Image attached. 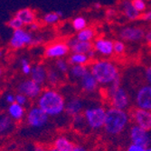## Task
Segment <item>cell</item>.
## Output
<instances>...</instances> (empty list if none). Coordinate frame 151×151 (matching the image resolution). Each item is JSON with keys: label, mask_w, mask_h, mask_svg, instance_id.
I'll list each match as a JSON object with an SVG mask.
<instances>
[{"label": "cell", "mask_w": 151, "mask_h": 151, "mask_svg": "<svg viewBox=\"0 0 151 151\" xmlns=\"http://www.w3.org/2000/svg\"><path fill=\"white\" fill-rule=\"evenodd\" d=\"M107 110L101 105H92L83 111V115L89 129L98 130L103 128L106 119Z\"/></svg>", "instance_id": "obj_4"}, {"label": "cell", "mask_w": 151, "mask_h": 151, "mask_svg": "<svg viewBox=\"0 0 151 151\" xmlns=\"http://www.w3.org/2000/svg\"><path fill=\"white\" fill-rule=\"evenodd\" d=\"M15 16L19 18L26 26H28L29 24L36 22V18H37L36 12L30 7H25L19 9L15 12Z\"/></svg>", "instance_id": "obj_18"}, {"label": "cell", "mask_w": 151, "mask_h": 151, "mask_svg": "<svg viewBox=\"0 0 151 151\" xmlns=\"http://www.w3.org/2000/svg\"><path fill=\"white\" fill-rule=\"evenodd\" d=\"M90 61V59L86 54L82 53H72L68 59L70 65H87Z\"/></svg>", "instance_id": "obj_24"}, {"label": "cell", "mask_w": 151, "mask_h": 151, "mask_svg": "<svg viewBox=\"0 0 151 151\" xmlns=\"http://www.w3.org/2000/svg\"><path fill=\"white\" fill-rule=\"evenodd\" d=\"M47 151H59L57 148L56 147H54L53 146V147H49V148H47Z\"/></svg>", "instance_id": "obj_49"}, {"label": "cell", "mask_w": 151, "mask_h": 151, "mask_svg": "<svg viewBox=\"0 0 151 151\" xmlns=\"http://www.w3.org/2000/svg\"><path fill=\"white\" fill-rule=\"evenodd\" d=\"M132 5L135 7L137 11H139L140 14L145 12L147 9V4L145 2V0H131Z\"/></svg>", "instance_id": "obj_34"}, {"label": "cell", "mask_w": 151, "mask_h": 151, "mask_svg": "<svg viewBox=\"0 0 151 151\" xmlns=\"http://www.w3.org/2000/svg\"><path fill=\"white\" fill-rule=\"evenodd\" d=\"M145 40L148 44H151V30H149L148 32H146L145 35Z\"/></svg>", "instance_id": "obj_46"}, {"label": "cell", "mask_w": 151, "mask_h": 151, "mask_svg": "<svg viewBox=\"0 0 151 151\" xmlns=\"http://www.w3.org/2000/svg\"><path fill=\"white\" fill-rule=\"evenodd\" d=\"M61 80V73L55 68H47V82L50 86H54Z\"/></svg>", "instance_id": "obj_26"}, {"label": "cell", "mask_w": 151, "mask_h": 151, "mask_svg": "<svg viewBox=\"0 0 151 151\" xmlns=\"http://www.w3.org/2000/svg\"><path fill=\"white\" fill-rule=\"evenodd\" d=\"M14 129V121L7 114H0V136L7 135Z\"/></svg>", "instance_id": "obj_23"}, {"label": "cell", "mask_w": 151, "mask_h": 151, "mask_svg": "<svg viewBox=\"0 0 151 151\" xmlns=\"http://www.w3.org/2000/svg\"><path fill=\"white\" fill-rule=\"evenodd\" d=\"M69 62L68 60H64V59H58L56 60L54 62V67L57 69L61 74H66L69 72Z\"/></svg>", "instance_id": "obj_32"}, {"label": "cell", "mask_w": 151, "mask_h": 151, "mask_svg": "<svg viewBox=\"0 0 151 151\" xmlns=\"http://www.w3.org/2000/svg\"><path fill=\"white\" fill-rule=\"evenodd\" d=\"M125 43L122 41H115L114 42V53L120 55L125 51Z\"/></svg>", "instance_id": "obj_35"}, {"label": "cell", "mask_w": 151, "mask_h": 151, "mask_svg": "<svg viewBox=\"0 0 151 151\" xmlns=\"http://www.w3.org/2000/svg\"><path fill=\"white\" fill-rule=\"evenodd\" d=\"M106 16L108 17V18H111V17H113V16H115L116 15V14H117V11L115 10V9H113V8H108L107 10H106Z\"/></svg>", "instance_id": "obj_43"}, {"label": "cell", "mask_w": 151, "mask_h": 151, "mask_svg": "<svg viewBox=\"0 0 151 151\" xmlns=\"http://www.w3.org/2000/svg\"><path fill=\"white\" fill-rule=\"evenodd\" d=\"M80 85L82 89L85 93H93L98 89L99 83L96 78L93 77V75L89 71L84 77L80 80Z\"/></svg>", "instance_id": "obj_19"}, {"label": "cell", "mask_w": 151, "mask_h": 151, "mask_svg": "<svg viewBox=\"0 0 151 151\" xmlns=\"http://www.w3.org/2000/svg\"><path fill=\"white\" fill-rule=\"evenodd\" d=\"M86 55L88 56V58L90 59V60H93L94 58H95V56H96V51H95V50L93 49V50H90Z\"/></svg>", "instance_id": "obj_44"}, {"label": "cell", "mask_w": 151, "mask_h": 151, "mask_svg": "<svg viewBox=\"0 0 151 151\" xmlns=\"http://www.w3.org/2000/svg\"><path fill=\"white\" fill-rule=\"evenodd\" d=\"M7 25L8 28L12 29L13 31L18 30V29H23L26 25L24 24V23L20 20L19 18H17L16 16H13L11 17L9 20L7 22Z\"/></svg>", "instance_id": "obj_31"}, {"label": "cell", "mask_w": 151, "mask_h": 151, "mask_svg": "<svg viewBox=\"0 0 151 151\" xmlns=\"http://www.w3.org/2000/svg\"><path fill=\"white\" fill-rule=\"evenodd\" d=\"M43 42H44L43 37H41V36H35V37H34V40H33V42H32L31 46H37V45L43 43Z\"/></svg>", "instance_id": "obj_42"}, {"label": "cell", "mask_w": 151, "mask_h": 151, "mask_svg": "<svg viewBox=\"0 0 151 151\" xmlns=\"http://www.w3.org/2000/svg\"><path fill=\"white\" fill-rule=\"evenodd\" d=\"M71 25H72L73 30L80 32L87 27V21L82 16H77L71 21Z\"/></svg>", "instance_id": "obj_30"}, {"label": "cell", "mask_w": 151, "mask_h": 151, "mask_svg": "<svg viewBox=\"0 0 151 151\" xmlns=\"http://www.w3.org/2000/svg\"><path fill=\"white\" fill-rule=\"evenodd\" d=\"M7 114L14 122H20L24 118H26V111L25 106L17 103H14L8 105L7 110Z\"/></svg>", "instance_id": "obj_17"}, {"label": "cell", "mask_w": 151, "mask_h": 151, "mask_svg": "<svg viewBox=\"0 0 151 151\" xmlns=\"http://www.w3.org/2000/svg\"><path fill=\"white\" fill-rule=\"evenodd\" d=\"M121 7L124 15L130 21L139 20V17L141 14L135 9V7L132 5L131 0H122L121 1Z\"/></svg>", "instance_id": "obj_20"}, {"label": "cell", "mask_w": 151, "mask_h": 151, "mask_svg": "<svg viewBox=\"0 0 151 151\" xmlns=\"http://www.w3.org/2000/svg\"><path fill=\"white\" fill-rule=\"evenodd\" d=\"M139 20H142L145 22H151V10L146 13H142L139 17Z\"/></svg>", "instance_id": "obj_39"}, {"label": "cell", "mask_w": 151, "mask_h": 151, "mask_svg": "<svg viewBox=\"0 0 151 151\" xmlns=\"http://www.w3.org/2000/svg\"><path fill=\"white\" fill-rule=\"evenodd\" d=\"M137 108L151 111V86L144 85L139 87L135 96Z\"/></svg>", "instance_id": "obj_12"}, {"label": "cell", "mask_w": 151, "mask_h": 151, "mask_svg": "<svg viewBox=\"0 0 151 151\" xmlns=\"http://www.w3.org/2000/svg\"><path fill=\"white\" fill-rule=\"evenodd\" d=\"M53 146L57 148L59 151H72L75 147L73 142L71 141L65 136H60L56 138L53 141Z\"/></svg>", "instance_id": "obj_21"}, {"label": "cell", "mask_w": 151, "mask_h": 151, "mask_svg": "<svg viewBox=\"0 0 151 151\" xmlns=\"http://www.w3.org/2000/svg\"><path fill=\"white\" fill-rule=\"evenodd\" d=\"M108 98L109 100L110 107L120 110H126L130 105V98L128 92L120 86L115 92L109 94Z\"/></svg>", "instance_id": "obj_9"}, {"label": "cell", "mask_w": 151, "mask_h": 151, "mask_svg": "<svg viewBox=\"0 0 151 151\" xmlns=\"http://www.w3.org/2000/svg\"><path fill=\"white\" fill-rule=\"evenodd\" d=\"M101 3H99V2H96V3H94L93 4V7L95 8V9H100V8H101Z\"/></svg>", "instance_id": "obj_48"}, {"label": "cell", "mask_w": 151, "mask_h": 151, "mask_svg": "<svg viewBox=\"0 0 151 151\" xmlns=\"http://www.w3.org/2000/svg\"><path fill=\"white\" fill-rule=\"evenodd\" d=\"M29 102V98L25 96V94L23 93H17L15 94V103L17 104H19L23 106H26Z\"/></svg>", "instance_id": "obj_36"}, {"label": "cell", "mask_w": 151, "mask_h": 151, "mask_svg": "<svg viewBox=\"0 0 151 151\" xmlns=\"http://www.w3.org/2000/svg\"><path fill=\"white\" fill-rule=\"evenodd\" d=\"M130 117L134 124L146 130H151V111L136 108L131 111Z\"/></svg>", "instance_id": "obj_11"}, {"label": "cell", "mask_w": 151, "mask_h": 151, "mask_svg": "<svg viewBox=\"0 0 151 151\" xmlns=\"http://www.w3.org/2000/svg\"><path fill=\"white\" fill-rule=\"evenodd\" d=\"M72 125L75 129H77L78 130L81 129H84L85 128H88L87 123H86V120L84 118L83 113H80V114H77L72 117Z\"/></svg>", "instance_id": "obj_28"}, {"label": "cell", "mask_w": 151, "mask_h": 151, "mask_svg": "<svg viewBox=\"0 0 151 151\" xmlns=\"http://www.w3.org/2000/svg\"><path fill=\"white\" fill-rule=\"evenodd\" d=\"M90 71L96 78L99 85L109 86L120 78L118 67L109 60H100L93 61L90 66Z\"/></svg>", "instance_id": "obj_3"}, {"label": "cell", "mask_w": 151, "mask_h": 151, "mask_svg": "<svg viewBox=\"0 0 151 151\" xmlns=\"http://www.w3.org/2000/svg\"><path fill=\"white\" fill-rule=\"evenodd\" d=\"M129 114L126 110L109 108L103 126L105 133L109 136H118L126 129L129 122Z\"/></svg>", "instance_id": "obj_2"}, {"label": "cell", "mask_w": 151, "mask_h": 151, "mask_svg": "<svg viewBox=\"0 0 151 151\" xmlns=\"http://www.w3.org/2000/svg\"><path fill=\"white\" fill-rule=\"evenodd\" d=\"M145 78H146L148 85L151 86V66H149L148 68H146V70H145Z\"/></svg>", "instance_id": "obj_41"}, {"label": "cell", "mask_w": 151, "mask_h": 151, "mask_svg": "<svg viewBox=\"0 0 151 151\" xmlns=\"http://www.w3.org/2000/svg\"><path fill=\"white\" fill-rule=\"evenodd\" d=\"M2 74H3V69H2V68H0V78H1Z\"/></svg>", "instance_id": "obj_53"}, {"label": "cell", "mask_w": 151, "mask_h": 151, "mask_svg": "<svg viewBox=\"0 0 151 151\" xmlns=\"http://www.w3.org/2000/svg\"><path fill=\"white\" fill-rule=\"evenodd\" d=\"M129 139L131 143L139 145L143 147H148L151 145V135L148 130H146L138 125H132L129 129Z\"/></svg>", "instance_id": "obj_8"}, {"label": "cell", "mask_w": 151, "mask_h": 151, "mask_svg": "<svg viewBox=\"0 0 151 151\" xmlns=\"http://www.w3.org/2000/svg\"><path fill=\"white\" fill-rule=\"evenodd\" d=\"M93 44L91 42H78L71 49L72 53H82V54H87L90 50H93Z\"/></svg>", "instance_id": "obj_25"}, {"label": "cell", "mask_w": 151, "mask_h": 151, "mask_svg": "<svg viewBox=\"0 0 151 151\" xmlns=\"http://www.w3.org/2000/svg\"><path fill=\"white\" fill-rule=\"evenodd\" d=\"M145 147L139 146V145H137V144H133L131 143L128 147H127V150L126 151H144Z\"/></svg>", "instance_id": "obj_38"}, {"label": "cell", "mask_w": 151, "mask_h": 151, "mask_svg": "<svg viewBox=\"0 0 151 151\" xmlns=\"http://www.w3.org/2000/svg\"><path fill=\"white\" fill-rule=\"evenodd\" d=\"M27 27H28V31H29V32H35V31H38V30H39V28H40V24L36 21V22H34V23L29 24Z\"/></svg>", "instance_id": "obj_40"}, {"label": "cell", "mask_w": 151, "mask_h": 151, "mask_svg": "<svg viewBox=\"0 0 151 151\" xmlns=\"http://www.w3.org/2000/svg\"><path fill=\"white\" fill-rule=\"evenodd\" d=\"M20 68H21L22 73L25 76H30L31 75L33 67L31 66V63H30L28 59L25 58V57L22 59H20Z\"/></svg>", "instance_id": "obj_33"}, {"label": "cell", "mask_w": 151, "mask_h": 151, "mask_svg": "<svg viewBox=\"0 0 151 151\" xmlns=\"http://www.w3.org/2000/svg\"><path fill=\"white\" fill-rule=\"evenodd\" d=\"M33 40L34 36L32 32L23 28L13 31V34L8 44L13 50H21L26 46H31Z\"/></svg>", "instance_id": "obj_6"}, {"label": "cell", "mask_w": 151, "mask_h": 151, "mask_svg": "<svg viewBox=\"0 0 151 151\" xmlns=\"http://www.w3.org/2000/svg\"><path fill=\"white\" fill-rule=\"evenodd\" d=\"M76 37L80 42H90L95 37V31L91 27H86L85 29L78 32Z\"/></svg>", "instance_id": "obj_27"}, {"label": "cell", "mask_w": 151, "mask_h": 151, "mask_svg": "<svg viewBox=\"0 0 151 151\" xmlns=\"http://www.w3.org/2000/svg\"><path fill=\"white\" fill-rule=\"evenodd\" d=\"M3 55H4V50H1V49H0V59L2 58V57H3Z\"/></svg>", "instance_id": "obj_51"}, {"label": "cell", "mask_w": 151, "mask_h": 151, "mask_svg": "<svg viewBox=\"0 0 151 151\" xmlns=\"http://www.w3.org/2000/svg\"><path fill=\"white\" fill-rule=\"evenodd\" d=\"M34 151H47V149L43 145H35L34 147Z\"/></svg>", "instance_id": "obj_45"}, {"label": "cell", "mask_w": 151, "mask_h": 151, "mask_svg": "<svg viewBox=\"0 0 151 151\" xmlns=\"http://www.w3.org/2000/svg\"><path fill=\"white\" fill-rule=\"evenodd\" d=\"M144 151H151V147H145Z\"/></svg>", "instance_id": "obj_52"}, {"label": "cell", "mask_w": 151, "mask_h": 151, "mask_svg": "<svg viewBox=\"0 0 151 151\" xmlns=\"http://www.w3.org/2000/svg\"><path fill=\"white\" fill-rule=\"evenodd\" d=\"M89 71L90 68L86 65H73L70 68L68 73L71 79L81 80Z\"/></svg>", "instance_id": "obj_22"}, {"label": "cell", "mask_w": 151, "mask_h": 151, "mask_svg": "<svg viewBox=\"0 0 151 151\" xmlns=\"http://www.w3.org/2000/svg\"><path fill=\"white\" fill-rule=\"evenodd\" d=\"M55 12L57 13V14H58L60 17H63V13L61 10H57V11H55Z\"/></svg>", "instance_id": "obj_50"}, {"label": "cell", "mask_w": 151, "mask_h": 151, "mask_svg": "<svg viewBox=\"0 0 151 151\" xmlns=\"http://www.w3.org/2000/svg\"><path fill=\"white\" fill-rule=\"evenodd\" d=\"M49 116L37 105L32 106L26 112V122L34 129L44 128L49 122Z\"/></svg>", "instance_id": "obj_5"}, {"label": "cell", "mask_w": 151, "mask_h": 151, "mask_svg": "<svg viewBox=\"0 0 151 151\" xmlns=\"http://www.w3.org/2000/svg\"><path fill=\"white\" fill-rule=\"evenodd\" d=\"M72 151H88L84 147L82 146H75Z\"/></svg>", "instance_id": "obj_47"}, {"label": "cell", "mask_w": 151, "mask_h": 151, "mask_svg": "<svg viewBox=\"0 0 151 151\" xmlns=\"http://www.w3.org/2000/svg\"><path fill=\"white\" fill-rule=\"evenodd\" d=\"M30 77L31 79L43 86L47 82V68L42 63L36 64L32 68Z\"/></svg>", "instance_id": "obj_16"}, {"label": "cell", "mask_w": 151, "mask_h": 151, "mask_svg": "<svg viewBox=\"0 0 151 151\" xmlns=\"http://www.w3.org/2000/svg\"><path fill=\"white\" fill-rule=\"evenodd\" d=\"M84 107V104L83 101L77 96H74L70 98L68 101H66V104H65V113L69 116H75L77 114H80L82 113V110Z\"/></svg>", "instance_id": "obj_15"}, {"label": "cell", "mask_w": 151, "mask_h": 151, "mask_svg": "<svg viewBox=\"0 0 151 151\" xmlns=\"http://www.w3.org/2000/svg\"><path fill=\"white\" fill-rule=\"evenodd\" d=\"M146 32L141 27L128 26L122 28L119 33L120 39L126 42H139L145 38Z\"/></svg>", "instance_id": "obj_13"}, {"label": "cell", "mask_w": 151, "mask_h": 151, "mask_svg": "<svg viewBox=\"0 0 151 151\" xmlns=\"http://www.w3.org/2000/svg\"><path fill=\"white\" fill-rule=\"evenodd\" d=\"M66 100L63 94L54 88L43 90L36 99V105L41 108L49 117H57L65 111Z\"/></svg>", "instance_id": "obj_1"}, {"label": "cell", "mask_w": 151, "mask_h": 151, "mask_svg": "<svg viewBox=\"0 0 151 151\" xmlns=\"http://www.w3.org/2000/svg\"><path fill=\"white\" fill-rule=\"evenodd\" d=\"M150 10H151V6H150Z\"/></svg>", "instance_id": "obj_54"}, {"label": "cell", "mask_w": 151, "mask_h": 151, "mask_svg": "<svg viewBox=\"0 0 151 151\" xmlns=\"http://www.w3.org/2000/svg\"><path fill=\"white\" fill-rule=\"evenodd\" d=\"M4 100H5V102L8 105L12 104L15 103V94L12 93H6V96L4 97Z\"/></svg>", "instance_id": "obj_37"}, {"label": "cell", "mask_w": 151, "mask_h": 151, "mask_svg": "<svg viewBox=\"0 0 151 151\" xmlns=\"http://www.w3.org/2000/svg\"><path fill=\"white\" fill-rule=\"evenodd\" d=\"M60 16L57 14L56 12H50V13H46L44 16L42 21L44 24L47 25H52V24H57L60 20Z\"/></svg>", "instance_id": "obj_29"}, {"label": "cell", "mask_w": 151, "mask_h": 151, "mask_svg": "<svg viewBox=\"0 0 151 151\" xmlns=\"http://www.w3.org/2000/svg\"><path fill=\"white\" fill-rule=\"evenodd\" d=\"M70 48L68 44L64 42H55L50 43L44 50V56L49 60H58L65 57L69 51Z\"/></svg>", "instance_id": "obj_10"}, {"label": "cell", "mask_w": 151, "mask_h": 151, "mask_svg": "<svg viewBox=\"0 0 151 151\" xmlns=\"http://www.w3.org/2000/svg\"><path fill=\"white\" fill-rule=\"evenodd\" d=\"M94 50L103 56H110L114 53V42L104 38H98L93 43Z\"/></svg>", "instance_id": "obj_14"}, {"label": "cell", "mask_w": 151, "mask_h": 151, "mask_svg": "<svg viewBox=\"0 0 151 151\" xmlns=\"http://www.w3.org/2000/svg\"><path fill=\"white\" fill-rule=\"evenodd\" d=\"M16 90L17 93L25 94L29 99H37L43 92V87L33 79L28 78L22 80L18 84Z\"/></svg>", "instance_id": "obj_7"}]
</instances>
